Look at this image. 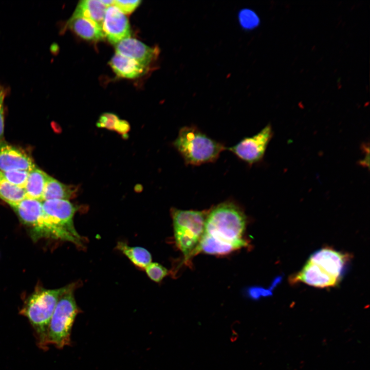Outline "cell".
<instances>
[{"mask_svg": "<svg viewBox=\"0 0 370 370\" xmlns=\"http://www.w3.org/2000/svg\"><path fill=\"white\" fill-rule=\"evenodd\" d=\"M173 145L185 164L191 165L214 162L221 153L227 150L224 144L193 125L180 128Z\"/></svg>", "mask_w": 370, "mask_h": 370, "instance_id": "3957f363", "label": "cell"}, {"mask_svg": "<svg viewBox=\"0 0 370 370\" xmlns=\"http://www.w3.org/2000/svg\"><path fill=\"white\" fill-rule=\"evenodd\" d=\"M109 64L117 75L125 78H138L147 70V67L136 61L117 53L112 58Z\"/></svg>", "mask_w": 370, "mask_h": 370, "instance_id": "9a60e30c", "label": "cell"}, {"mask_svg": "<svg viewBox=\"0 0 370 370\" xmlns=\"http://www.w3.org/2000/svg\"><path fill=\"white\" fill-rule=\"evenodd\" d=\"M106 9L100 1L83 0L78 3L71 16L91 20L102 28Z\"/></svg>", "mask_w": 370, "mask_h": 370, "instance_id": "2e32d148", "label": "cell"}, {"mask_svg": "<svg viewBox=\"0 0 370 370\" xmlns=\"http://www.w3.org/2000/svg\"><path fill=\"white\" fill-rule=\"evenodd\" d=\"M119 120L117 115L113 113H105L99 117L96 125L98 127L115 131Z\"/></svg>", "mask_w": 370, "mask_h": 370, "instance_id": "603a6c76", "label": "cell"}, {"mask_svg": "<svg viewBox=\"0 0 370 370\" xmlns=\"http://www.w3.org/2000/svg\"><path fill=\"white\" fill-rule=\"evenodd\" d=\"M130 129L129 123L125 120L120 119L118 122L115 131L122 135H126Z\"/></svg>", "mask_w": 370, "mask_h": 370, "instance_id": "83f0119b", "label": "cell"}, {"mask_svg": "<svg viewBox=\"0 0 370 370\" xmlns=\"http://www.w3.org/2000/svg\"><path fill=\"white\" fill-rule=\"evenodd\" d=\"M115 49L117 53L132 59L147 68L157 59L160 52L157 46L151 47L130 38L116 44Z\"/></svg>", "mask_w": 370, "mask_h": 370, "instance_id": "30bf717a", "label": "cell"}, {"mask_svg": "<svg viewBox=\"0 0 370 370\" xmlns=\"http://www.w3.org/2000/svg\"><path fill=\"white\" fill-rule=\"evenodd\" d=\"M116 249L125 255L136 266L145 269L152 261L150 252L141 247H132L126 243L119 242Z\"/></svg>", "mask_w": 370, "mask_h": 370, "instance_id": "d6986e66", "label": "cell"}, {"mask_svg": "<svg viewBox=\"0 0 370 370\" xmlns=\"http://www.w3.org/2000/svg\"><path fill=\"white\" fill-rule=\"evenodd\" d=\"M10 207L29 230L36 224L43 214L42 201L35 199L25 198Z\"/></svg>", "mask_w": 370, "mask_h": 370, "instance_id": "5bb4252c", "label": "cell"}, {"mask_svg": "<svg viewBox=\"0 0 370 370\" xmlns=\"http://www.w3.org/2000/svg\"><path fill=\"white\" fill-rule=\"evenodd\" d=\"M208 210L171 209L174 234L177 247L188 260L203 234Z\"/></svg>", "mask_w": 370, "mask_h": 370, "instance_id": "277c9868", "label": "cell"}, {"mask_svg": "<svg viewBox=\"0 0 370 370\" xmlns=\"http://www.w3.org/2000/svg\"><path fill=\"white\" fill-rule=\"evenodd\" d=\"M77 285V283L70 284L67 290L60 298L49 324L48 343L59 348L70 343L71 330L78 313L73 294Z\"/></svg>", "mask_w": 370, "mask_h": 370, "instance_id": "8992f818", "label": "cell"}, {"mask_svg": "<svg viewBox=\"0 0 370 370\" xmlns=\"http://www.w3.org/2000/svg\"><path fill=\"white\" fill-rule=\"evenodd\" d=\"M102 30L108 41L116 44L131 36L130 24L125 14L115 6L106 8Z\"/></svg>", "mask_w": 370, "mask_h": 370, "instance_id": "ba28073f", "label": "cell"}, {"mask_svg": "<svg viewBox=\"0 0 370 370\" xmlns=\"http://www.w3.org/2000/svg\"><path fill=\"white\" fill-rule=\"evenodd\" d=\"M242 25L246 28H252L258 25L259 19L256 14L249 10L243 11L240 14Z\"/></svg>", "mask_w": 370, "mask_h": 370, "instance_id": "d4e9b609", "label": "cell"}, {"mask_svg": "<svg viewBox=\"0 0 370 370\" xmlns=\"http://www.w3.org/2000/svg\"><path fill=\"white\" fill-rule=\"evenodd\" d=\"M349 259V254L326 247L313 252L308 260L340 281Z\"/></svg>", "mask_w": 370, "mask_h": 370, "instance_id": "9c48e42d", "label": "cell"}, {"mask_svg": "<svg viewBox=\"0 0 370 370\" xmlns=\"http://www.w3.org/2000/svg\"><path fill=\"white\" fill-rule=\"evenodd\" d=\"M48 176L46 173L36 168L29 171L24 189L26 198L42 201L43 195Z\"/></svg>", "mask_w": 370, "mask_h": 370, "instance_id": "e0dca14e", "label": "cell"}, {"mask_svg": "<svg viewBox=\"0 0 370 370\" xmlns=\"http://www.w3.org/2000/svg\"><path fill=\"white\" fill-rule=\"evenodd\" d=\"M273 288L271 286L266 289L260 286H251L246 289V293L248 297L253 300H258L262 297L271 296Z\"/></svg>", "mask_w": 370, "mask_h": 370, "instance_id": "cb8c5ba5", "label": "cell"}, {"mask_svg": "<svg viewBox=\"0 0 370 370\" xmlns=\"http://www.w3.org/2000/svg\"><path fill=\"white\" fill-rule=\"evenodd\" d=\"M65 27L85 40L97 41L105 37L102 28L95 22L85 17L71 16Z\"/></svg>", "mask_w": 370, "mask_h": 370, "instance_id": "4fadbf2b", "label": "cell"}, {"mask_svg": "<svg viewBox=\"0 0 370 370\" xmlns=\"http://www.w3.org/2000/svg\"><path fill=\"white\" fill-rule=\"evenodd\" d=\"M0 198L10 206L18 203L26 198L24 189L7 181L1 171Z\"/></svg>", "mask_w": 370, "mask_h": 370, "instance_id": "ffe728a7", "label": "cell"}, {"mask_svg": "<svg viewBox=\"0 0 370 370\" xmlns=\"http://www.w3.org/2000/svg\"><path fill=\"white\" fill-rule=\"evenodd\" d=\"M141 1H114V5L124 14H128L134 11L140 4Z\"/></svg>", "mask_w": 370, "mask_h": 370, "instance_id": "484cf974", "label": "cell"}, {"mask_svg": "<svg viewBox=\"0 0 370 370\" xmlns=\"http://www.w3.org/2000/svg\"><path fill=\"white\" fill-rule=\"evenodd\" d=\"M144 269L149 278L157 283L161 282L169 273L168 270L158 263L151 262Z\"/></svg>", "mask_w": 370, "mask_h": 370, "instance_id": "7402d4cb", "label": "cell"}, {"mask_svg": "<svg viewBox=\"0 0 370 370\" xmlns=\"http://www.w3.org/2000/svg\"><path fill=\"white\" fill-rule=\"evenodd\" d=\"M5 178L12 184L24 189L29 171L25 170H11L1 172Z\"/></svg>", "mask_w": 370, "mask_h": 370, "instance_id": "44dd1931", "label": "cell"}, {"mask_svg": "<svg viewBox=\"0 0 370 370\" xmlns=\"http://www.w3.org/2000/svg\"><path fill=\"white\" fill-rule=\"evenodd\" d=\"M70 284L57 289L37 287L25 301L20 313L26 317L31 325L38 346L46 349L48 345V329L55 307Z\"/></svg>", "mask_w": 370, "mask_h": 370, "instance_id": "7a4b0ae2", "label": "cell"}, {"mask_svg": "<svg viewBox=\"0 0 370 370\" xmlns=\"http://www.w3.org/2000/svg\"><path fill=\"white\" fill-rule=\"evenodd\" d=\"M7 89L0 85V142L4 141V100Z\"/></svg>", "mask_w": 370, "mask_h": 370, "instance_id": "4316f807", "label": "cell"}, {"mask_svg": "<svg viewBox=\"0 0 370 370\" xmlns=\"http://www.w3.org/2000/svg\"><path fill=\"white\" fill-rule=\"evenodd\" d=\"M290 281L292 284L302 282L318 288L334 287L340 281L309 260L299 272L291 277Z\"/></svg>", "mask_w": 370, "mask_h": 370, "instance_id": "7c38bea8", "label": "cell"}, {"mask_svg": "<svg viewBox=\"0 0 370 370\" xmlns=\"http://www.w3.org/2000/svg\"><path fill=\"white\" fill-rule=\"evenodd\" d=\"M247 216L236 202L230 200L218 203L208 210L203 234L193 253L229 254L248 245L244 235Z\"/></svg>", "mask_w": 370, "mask_h": 370, "instance_id": "6da1fadb", "label": "cell"}, {"mask_svg": "<svg viewBox=\"0 0 370 370\" xmlns=\"http://www.w3.org/2000/svg\"><path fill=\"white\" fill-rule=\"evenodd\" d=\"M272 136V128L269 124L255 135L243 138L227 150L251 165L262 160Z\"/></svg>", "mask_w": 370, "mask_h": 370, "instance_id": "52a82bcc", "label": "cell"}, {"mask_svg": "<svg viewBox=\"0 0 370 370\" xmlns=\"http://www.w3.org/2000/svg\"><path fill=\"white\" fill-rule=\"evenodd\" d=\"M42 203L44 216L53 230L56 239L68 242L83 248L85 239L77 232L73 222L78 207L68 200H44Z\"/></svg>", "mask_w": 370, "mask_h": 370, "instance_id": "5b68a950", "label": "cell"}, {"mask_svg": "<svg viewBox=\"0 0 370 370\" xmlns=\"http://www.w3.org/2000/svg\"><path fill=\"white\" fill-rule=\"evenodd\" d=\"M100 1L106 7L112 6L114 3V0H100Z\"/></svg>", "mask_w": 370, "mask_h": 370, "instance_id": "f1b7e54d", "label": "cell"}, {"mask_svg": "<svg viewBox=\"0 0 370 370\" xmlns=\"http://www.w3.org/2000/svg\"><path fill=\"white\" fill-rule=\"evenodd\" d=\"M77 190L73 186L63 184L49 176L44 189L42 201L52 199L69 200L74 197Z\"/></svg>", "mask_w": 370, "mask_h": 370, "instance_id": "ac0fdd59", "label": "cell"}, {"mask_svg": "<svg viewBox=\"0 0 370 370\" xmlns=\"http://www.w3.org/2000/svg\"><path fill=\"white\" fill-rule=\"evenodd\" d=\"M35 168L32 159L26 153L4 141L0 142V171L25 170Z\"/></svg>", "mask_w": 370, "mask_h": 370, "instance_id": "8fae6325", "label": "cell"}]
</instances>
